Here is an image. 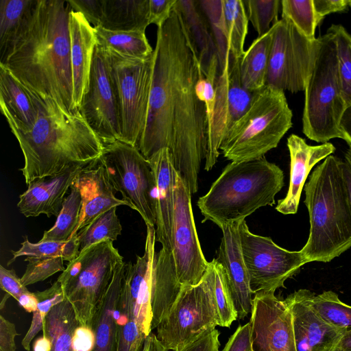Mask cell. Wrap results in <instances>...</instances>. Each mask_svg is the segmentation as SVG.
<instances>
[{
	"label": "cell",
	"instance_id": "obj_1",
	"mask_svg": "<svg viewBox=\"0 0 351 351\" xmlns=\"http://www.w3.org/2000/svg\"><path fill=\"white\" fill-rule=\"evenodd\" d=\"M202 75L197 50L174 5L157 30L147 119L137 147L147 160L167 148L191 195L198 190L208 147L206 108L196 93Z\"/></svg>",
	"mask_w": 351,
	"mask_h": 351
},
{
	"label": "cell",
	"instance_id": "obj_2",
	"mask_svg": "<svg viewBox=\"0 0 351 351\" xmlns=\"http://www.w3.org/2000/svg\"><path fill=\"white\" fill-rule=\"evenodd\" d=\"M67 1L38 0L24 34L0 62L31 93L62 109L76 110L73 100Z\"/></svg>",
	"mask_w": 351,
	"mask_h": 351
},
{
	"label": "cell",
	"instance_id": "obj_3",
	"mask_svg": "<svg viewBox=\"0 0 351 351\" xmlns=\"http://www.w3.org/2000/svg\"><path fill=\"white\" fill-rule=\"evenodd\" d=\"M34 96L38 116L34 128L25 132L11 129L23 154L19 170L27 185L97 162L105 145L80 110L70 112L50 99Z\"/></svg>",
	"mask_w": 351,
	"mask_h": 351
},
{
	"label": "cell",
	"instance_id": "obj_4",
	"mask_svg": "<svg viewBox=\"0 0 351 351\" xmlns=\"http://www.w3.org/2000/svg\"><path fill=\"white\" fill-rule=\"evenodd\" d=\"M342 163L337 156H328L304 185L310 231L300 250L308 263L330 262L351 247V206Z\"/></svg>",
	"mask_w": 351,
	"mask_h": 351
},
{
	"label": "cell",
	"instance_id": "obj_5",
	"mask_svg": "<svg viewBox=\"0 0 351 351\" xmlns=\"http://www.w3.org/2000/svg\"><path fill=\"white\" fill-rule=\"evenodd\" d=\"M283 186L282 170L265 157L231 162L197 201L202 222L211 221L221 228L245 220L258 208L273 206Z\"/></svg>",
	"mask_w": 351,
	"mask_h": 351
},
{
	"label": "cell",
	"instance_id": "obj_6",
	"mask_svg": "<svg viewBox=\"0 0 351 351\" xmlns=\"http://www.w3.org/2000/svg\"><path fill=\"white\" fill-rule=\"evenodd\" d=\"M292 117L285 92L266 85L255 92L248 109L226 132L219 149L231 162L262 158L292 127Z\"/></svg>",
	"mask_w": 351,
	"mask_h": 351
},
{
	"label": "cell",
	"instance_id": "obj_7",
	"mask_svg": "<svg viewBox=\"0 0 351 351\" xmlns=\"http://www.w3.org/2000/svg\"><path fill=\"white\" fill-rule=\"evenodd\" d=\"M346 109L335 41L327 30L317 38L315 61L304 89L303 133L310 140L322 143L343 139L340 125Z\"/></svg>",
	"mask_w": 351,
	"mask_h": 351
},
{
	"label": "cell",
	"instance_id": "obj_8",
	"mask_svg": "<svg viewBox=\"0 0 351 351\" xmlns=\"http://www.w3.org/2000/svg\"><path fill=\"white\" fill-rule=\"evenodd\" d=\"M123 256L112 241L95 243L69 262L57 280L80 325L93 327L99 304Z\"/></svg>",
	"mask_w": 351,
	"mask_h": 351
},
{
	"label": "cell",
	"instance_id": "obj_9",
	"mask_svg": "<svg viewBox=\"0 0 351 351\" xmlns=\"http://www.w3.org/2000/svg\"><path fill=\"white\" fill-rule=\"evenodd\" d=\"M104 49L119 104L120 141L137 147L147 119L154 53L150 58L139 59Z\"/></svg>",
	"mask_w": 351,
	"mask_h": 351
},
{
	"label": "cell",
	"instance_id": "obj_10",
	"mask_svg": "<svg viewBox=\"0 0 351 351\" xmlns=\"http://www.w3.org/2000/svg\"><path fill=\"white\" fill-rule=\"evenodd\" d=\"M122 199L137 211L146 226H156V182L149 160L137 147L121 141L105 145L99 158Z\"/></svg>",
	"mask_w": 351,
	"mask_h": 351
},
{
	"label": "cell",
	"instance_id": "obj_11",
	"mask_svg": "<svg viewBox=\"0 0 351 351\" xmlns=\"http://www.w3.org/2000/svg\"><path fill=\"white\" fill-rule=\"evenodd\" d=\"M219 325L206 280L182 285L169 311L156 327V337L167 350L181 351L202 335Z\"/></svg>",
	"mask_w": 351,
	"mask_h": 351
},
{
	"label": "cell",
	"instance_id": "obj_12",
	"mask_svg": "<svg viewBox=\"0 0 351 351\" xmlns=\"http://www.w3.org/2000/svg\"><path fill=\"white\" fill-rule=\"evenodd\" d=\"M272 29L266 85L293 93L304 91L315 61L317 38L309 40L285 19Z\"/></svg>",
	"mask_w": 351,
	"mask_h": 351
},
{
	"label": "cell",
	"instance_id": "obj_13",
	"mask_svg": "<svg viewBox=\"0 0 351 351\" xmlns=\"http://www.w3.org/2000/svg\"><path fill=\"white\" fill-rule=\"evenodd\" d=\"M239 231L253 294L260 291L274 293L285 287V282L308 263L301 250L289 251L269 237L251 232L245 220L240 222Z\"/></svg>",
	"mask_w": 351,
	"mask_h": 351
},
{
	"label": "cell",
	"instance_id": "obj_14",
	"mask_svg": "<svg viewBox=\"0 0 351 351\" xmlns=\"http://www.w3.org/2000/svg\"><path fill=\"white\" fill-rule=\"evenodd\" d=\"M191 196L186 184L175 171L171 252L178 278L182 285L198 284L208 263L197 237Z\"/></svg>",
	"mask_w": 351,
	"mask_h": 351
},
{
	"label": "cell",
	"instance_id": "obj_15",
	"mask_svg": "<svg viewBox=\"0 0 351 351\" xmlns=\"http://www.w3.org/2000/svg\"><path fill=\"white\" fill-rule=\"evenodd\" d=\"M241 60L230 53L219 71L213 115L208 125L204 169L210 171L219 156V147L228 130L248 109L255 92L244 88L240 76Z\"/></svg>",
	"mask_w": 351,
	"mask_h": 351
},
{
	"label": "cell",
	"instance_id": "obj_16",
	"mask_svg": "<svg viewBox=\"0 0 351 351\" xmlns=\"http://www.w3.org/2000/svg\"><path fill=\"white\" fill-rule=\"evenodd\" d=\"M79 110L104 145L121 140V123L118 100L105 49L97 43L88 88Z\"/></svg>",
	"mask_w": 351,
	"mask_h": 351
},
{
	"label": "cell",
	"instance_id": "obj_17",
	"mask_svg": "<svg viewBox=\"0 0 351 351\" xmlns=\"http://www.w3.org/2000/svg\"><path fill=\"white\" fill-rule=\"evenodd\" d=\"M250 323L252 351H297L291 311L274 293L254 294Z\"/></svg>",
	"mask_w": 351,
	"mask_h": 351
},
{
	"label": "cell",
	"instance_id": "obj_18",
	"mask_svg": "<svg viewBox=\"0 0 351 351\" xmlns=\"http://www.w3.org/2000/svg\"><path fill=\"white\" fill-rule=\"evenodd\" d=\"M313 292L302 289L284 300L289 308L297 351H335L347 330L324 320L311 303Z\"/></svg>",
	"mask_w": 351,
	"mask_h": 351
},
{
	"label": "cell",
	"instance_id": "obj_19",
	"mask_svg": "<svg viewBox=\"0 0 351 351\" xmlns=\"http://www.w3.org/2000/svg\"><path fill=\"white\" fill-rule=\"evenodd\" d=\"M240 222L229 223L220 228L222 237L215 258L224 271L237 318L242 319L251 313L253 293L241 251Z\"/></svg>",
	"mask_w": 351,
	"mask_h": 351
},
{
	"label": "cell",
	"instance_id": "obj_20",
	"mask_svg": "<svg viewBox=\"0 0 351 351\" xmlns=\"http://www.w3.org/2000/svg\"><path fill=\"white\" fill-rule=\"evenodd\" d=\"M290 156V178L286 196L279 199L276 210L283 215L298 212L301 193L313 167L335 151L329 143L310 145L299 136L292 134L287 138Z\"/></svg>",
	"mask_w": 351,
	"mask_h": 351
},
{
	"label": "cell",
	"instance_id": "obj_21",
	"mask_svg": "<svg viewBox=\"0 0 351 351\" xmlns=\"http://www.w3.org/2000/svg\"><path fill=\"white\" fill-rule=\"evenodd\" d=\"M73 184L81 194L82 208L79 222L71 237L75 236L78 231L112 208L119 206L130 207L128 203L116 197L115 191L99 160L84 168Z\"/></svg>",
	"mask_w": 351,
	"mask_h": 351
},
{
	"label": "cell",
	"instance_id": "obj_22",
	"mask_svg": "<svg viewBox=\"0 0 351 351\" xmlns=\"http://www.w3.org/2000/svg\"><path fill=\"white\" fill-rule=\"evenodd\" d=\"M70 62L73 80V100L79 110L89 84L97 38L94 27L80 12L71 8L69 14Z\"/></svg>",
	"mask_w": 351,
	"mask_h": 351
},
{
	"label": "cell",
	"instance_id": "obj_23",
	"mask_svg": "<svg viewBox=\"0 0 351 351\" xmlns=\"http://www.w3.org/2000/svg\"><path fill=\"white\" fill-rule=\"evenodd\" d=\"M85 167L75 166L62 173L36 179L29 183L27 190L19 196L17 207L20 213L26 217L42 214L48 217H58L68 189Z\"/></svg>",
	"mask_w": 351,
	"mask_h": 351
},
{
	"label": "cell",
	"instance_id": "obj_24",
	"mask_svg": "<svg viewBox=\"0 0 351 351\" xmlns=\"http://www.w3.org/2000/svg\"><path fill=\"white\" fill-rule=\"evenodd\" d=\"M148 160L156 182V241L171 251L175 169L167 148L160 149Z\"/></svg>",
	"mask_w": 351,
	"mask_h": 351
},
{
	"label": "cell",
	"instance_id": "obj_25",
	"mask_svg": "<svg viewBox=\"0 0 351 351\" xmlns=\"http://www.w3.org/2000/svg\"><path fill=\"white\" fill-rule=\"evenodd\" d=\"M0 106L10 130L28 132L36 123L38 107L34 95L1 64Z\"/></svg>",
	"mask_w": 351,
	"mask_h": 351
},
{
	"label": "cell",
	"instance_id": "obj_26",
	"mask_svg": "<svg viewBox=\"0 0 351 351\" xmlns=\"http://www.w3.org/2000/svg\"><path fill=\"white\" fill-rule=\"evenodd\" d=\"M178 280L171 251L162 247L156 252L152 287V330L156 328L179 294Z\"/></svg>",
	"mask_w": 351,
	"mask_h": 351
},
{
	"label": "cell",
	"instance_id": "obj_27",
	"mask_svg": "<svg viewBox=\"0 0 351 351\" xmlns=\"http://www.w3.org/2000/svg\"><path fill=\"white\" fill-rule=\"evenodd\" d=\"M125 265L123 262L116 269L99 304L93 327L95 333L93 351H115L117 324L114 313L119 303Z\"/></svg>",
	"mask_w": 351,
	"mask_h": 351
},
{
	"label": "cell",
	"instance_id": "obj_28",
	"mask_svg": "<svg viewBox=\"0 0 351 351\" xmlns=\"http://www.w3.org/2000/svg\"><path fill=\"white\" fill-rule=\"evenodd\" d=\"M179 10L188 34L197 50L204 74L212 58L217 55L215 40L209 21L199 0H177Z\"/></svg>",
	"mask_w": 351,
	"mask_h": 351
},
{
	"label": "cell",
	"instance_id": "obj_29",
	"mask_svg": "<svg viewBox=\"0 0 351 351\" xmlns=\"http://www.w3.org/2000/svg\"><path fill=\"white\" fill-rule=\"evenodd\" d=\"M38 0L0 1V62L24 34L34 15Z\"/></svg>",
	"mask_w": 351,
	"mask_h": 351
},
{
	"label": "cell",
	"instance_id": "obj_30",
	"mask_svg": "<svg viewBox=\"0 0 351 351\" xmlns=\"http://www.w3.org/2000/svg\"><path fill=\"white\" fill-rule=\"evenodd\" d=\"M149 0H103L99 26L111 31L145 32Z\"/></svg>",
	"mask_w": 351,
	"mask_h": 351
},
{
	"label": "cell",
	"instance_id": "obj_31",
	"mask_svg": "<svg viewBox=\"0 0 351 351\" xmlns=\"http://www.w3.org/2000/svg\"><path fill=\"white\" fill-rule=\"evenodd\" d=\"M272 27L265 34L258 36L245 51L240 61V76L243 86L256 92L266 86Z\"/></svg>",
	"mask_w": 351,
	"mask_h": 351
},
{
	"label": "cell",
	"instance_id": "obj_32",
	"mask_svg": "<svg viewBox=\"0 0 351 351\" xmlns=\"http://www.w3.org/2000/svg\"><path fill=\"white\" fill-rule=\"evenodd\" d=\"M78 326L74 309L66 298L53 306L44 323V335L52 344L51 351H73L72 338Z\"/></svg>",
	"mask_w": 351,
	"mask_h": 351
},
{
	"label": "cell",
	"instance_id": "obj_33",
	"mask_svg": "<svg viewBox=\"0 0 351 351\" xmlns=\"http://www.w3.org/2000/svg\"><path fill=\"white\" fill-rule=\"evenodd\" d=\"M97 44L121 55L139 59L153 56L145 32H117L106 29L101 26L94 27Z\"/></svg>",
	"mask_w": 351,
	"mask_h": 351
},
{
	"label": "cell",
	"instance_id": "obj_34",
	"mask_svg": "<svg viewBox=\"0 0 351 351\" xmlns=\"http://www.w3.org/2000/svg\"><path fill=\"white\" fill-rule=\"evenodd\" d=\"M216 309L219 326L230 327L237 319L231 293L221 265L214 258L208 263L203 276Z\"/></svg>",
	"mask_w": 351,
	"mask_h": 351
},
{
	"label": "cell",
	"instance_id": "obj_35",
	"mask_svg": "<svg viewBox=\"0 0 351 351\" xmlns=\"http://www.w3.org/2000/svg\"><path fill=\"white\" fill-rule=\"evenodd\" d=\"M224 34L230 54L241 60L248 30V19L243 1L222 0Z\"/></svg>",
	"mask_w": 351,
	"mask_h": 351
},
{
	"label": "cell",
	"instance_id": "obj_36",
	"mask_svg": "<svg viewBox=\"0 0 351 351\" xmlns=\"http://www.w3.org/2000/svg\"><path fill=\"white\" fill-rule=\"evenodd\" d=\"M82 208V197L78 189L73 184L70 193L64 198L62 209L55 224L45 231L39 241H66L70 239L80 219Z\"/></svg>",
	"mask_w": 351,
	"mask_h": 351
},
{
	"label": "cell",
	"instance_id": "obj_37",
	"mask_svg": "<svg viewBox=\"0 0 351 351\" xmlns=\"http://www.w3.org/2000/svg\"><path fill=\"white\" fill-rule=\"evenodd\" d=\"M13 257L8 265L21 256L36 258L62 257L69 262L75 259L80 254V245L77 235L66 241H44L33 243L27 238L21 243V247L16 251L11 250Z\"/></svg>",
	"mask_w": 351,
	"mask_h": 351
},
{
	"label": "cell",
	"instance_id": "obj_38",
	"mask_svg": "<svg viewBox=\"0 0 351 351\" xmlns=\"http://www.w3.org/2000/svg\"><path fill=\"white\" fill-rule=\"evenodd\" d=\"M116 210L117 207L112 208L77 232L80 252L101 241L117 239L121 234L122 226Z\"/></svg>",
	"mask_w": 351,
	"mask_h": 351
},
{
	"label": "cell",
	"instance_id": "obj_39",
	"mask_svg": "<svg viewBox=\"0 0 351 351\" xmlns=\"http://www.w3.org/2000/svg\"><path fill=\"white\" fill-rule=\"evenodd\" d=\"M311 303L317 313L328 323L346 330H351V306L343 302L338 295L326 291L311 296Z\"/></svg>",
	"mask_w": 351,
	"mask_h": 351
},
{
	"label": "cell",
	"instance_id": "obj_40",
	"mask_svg": "<svg viewBox=\"0 0 351 351\" xmlns=\"http://www.w3.org/2000/svg\"><path fill=\"white\" fill-rule=\"evenodd\" d=\"M35 294L38 300L37 309L33 313L29 328L21 341V345L27 351L30 350V345L34 337L43 328L49 312L53 306L66 298L64 289L58 280L49 288L35 292Z\"/></svg>",
	"mask_w": 351,
	"mask_h": 351
},
{
	"label": "cell",
	"instance_id": "obj_41",
	"mask_svg": "<svg viewBox=\"0 0 351 351\" xmlns=\"http://www.w3.org/2000/svg\"><path fill=\"white\" fill-rule=\"evenodd\" d=\"M281 9L282 19L289 21L309 40L316 39L315 29L319 23L313 0H282Z\"/></svg>",
	"mask_w": 351,
	"mask_h": 351
},
{
	"label": "cell",
	"instance_id": "obj_42",
	"mask_svg": "<svg viewBox=\"0 0 351 351\" xmlns=\"http://www.w3.org/2000/svg\"><path fill=\"white\" fill-rule=\"evenodd\" d=\"M334 36L338 60L339 75L347 108L351 107V35L341 25L332 24L328 29Z\"/></svg>",
	"mask_w": 351,
	"mask_h": 351
},
{
	"label": "cell",
	"instance_id": "obj_43",
	"mask_svg": "<svg viewBox=\"0 0 351 351\" xmlns=\"http://www.w3.org/2000/svg\"><path fill=\"white\" fill-rule=\"evenodd\" d=\"M156 252L149 263L141 282L137 298L134 306L132 319L136 322L143 333L147 337L152 332V287Z\"/></svg>",
	"mask_w": 351,
	"mask_h": 351
},
{
	"label": "cell",
	"instance_id": "obj_44",
	"mask_svg": "<svg viewBox=\"0 0 351 351\" xmlns=\"http://www.w3.org/2000/svg\"><path fill=\"white\" fill-rule=\"evenodd\" d=\"M248 21H250L258 36L265 34L278 22L281 6L280 0L243 1Z\"/></svg>",
	"mask_w": 351,
	"mask_h": 351
},
{
	"label": "cell",
	"instance_id": "obj_45",
	"mask_svg": "<svg viewBox=\"0 0 351 351\" xmlns=\"http://www.w3.org/2000/svg\"><path fill=\"white\" fill-rule=\"evenodd\" d=\"M202 9L209 21L215 40L219 60V71L230 53L224 34L222 0H199Z\"/></svg>",
	"mask_w": 351,
	"mask_h": 351
},
{
	"label": "cell",
	"instance_id": "obj_46",
	"mask_svg": "<svg viewBox=\"0 0 351 351\" xmlns=\"http://www.w3.org/2000/svg\"><path fill=\"white\" fill-rule=\"evenodd\" d=\"M64 261L62 257L26 258L25 261H27V265L21 278L22 283L27 287L43 281L59 271H64Z\"/></svg>",
	"mask_w": 351,
	"mask_h": 351
},
{
	"label": "cell",
	"instance_id": "obj_47",
	"mask_svg": "<svg viewBox=\"0 0 351 351\" xmlns=\"http://www.w3.org/2000/svg\"><path fill=\"white\" fill-rule=\"evenodd\" d=\"M147 337L136 322L128 319L124 325H117L115 351H142Z\"/></svg>",
	"mask_w": 351,
	"mask_h": 351
},
{
	"label": "cell",
	"instance_id": "obj_48",
	"mask_svg": "<svg viewBox=\"0 0 351 351\" xmlns=\"http://www.w3.org/2000/svg\"><path fill=\"white\" fill-rule=\"evenodd\" d=\"M67 2L73 11L81 13L93 27L99 26L103 0H69Z\"/></svg>",
	"mask_w": 351,
	"mask_h": 351
},
{
	"label": "cell",
	"instance_id": "obj_49",
	"mask_svg": "<svg viewBox=\"0 0 351 351\" xmlns=\"http://www.w3.org/2000/svg\"><path fill=\"white\" fill-rule=\"evenodd\" d=\"M0 287L16 300L21 295L29 292L14 270L8 269L3 265H0Z\"/></svg>",
	"mask_w": 351,
	"mask_h": 351
},
{
	"label": "cell",
	"instance_id": "obj_50",
	"mask_svg": "<svg viewBox=\"0 0 351 351\" xmlns=\"http://www.w3.org/2000/svg\"><path fill=\"white\" fill-rule=\"evenodd\" d=\"M177 0H149V24L160 27L169 18Z\"/></svg>",
	"mask_w": 351,
	"mask_h": 351
},
{
	"label": "cell",
	"instance_id": "obj_51",
	"mask_svg": "<svg viewBox=\"0 0 351 351\" xmlns=\"http://www.w3.org/2000/svg\"><path fill=\"white\" fill-rule=\"evenodd\" d=\"M222 351H252L251 326L248 322L239 326Z\"/></svg>",
	"mask_w": 351,
	"mask_h": 351
},
{
	"label": "cell",
	"instance_id": "obj_52",
	"mask_svg": "<svg viewBox=\"0 0 351 351\" xmlns=\"http://www.w3.org/2000/svg\"><path fill=\"white\" fill-rule=\"evenodd\" d=\"M95 346V333L88 326H78L72 338L73 351H93Z\"/></svg>",
	"mask_w": 351,
	"mask_h": 351
},
{
	"label": "cell",
	"instance_id": "obj_53",
	"mask_svg": "<svg viewBox=\"0 0 351 351\" xmlns=\"http://www.w3.org/2000/svg\"><path fill=\"white\" fill-rule=\"evenodd\" d=\"M219 331L209 330L184 347L181 351H219Z\"/></svg>",
	"mask_w": 351,
	"mask_h": 351
},
{
	"label": "cell",
	"instance_id": "obj_54",
	"mask_svg": "<svg viewBox=\"0 0 351 351\" xmlns=\"http://www.w3.org/2000/svg\"><path fill=\"white\" fill-rule=\"evenodd\" d=\"M319 23L331 13L347 10L351 7V0H313Z\"/></svg>",
	"mask_w": 351,
	"mask_h": 351
},
{
	"label": "cell",
	"instance_id": "obj_55",
	"mask_svg": "<svg viewBox=\"0 0 351 351\" xmlns=\"http://www.w3.org/2000/svg\"><path fill=\"white\" fill-rule=\"evenodd\" d=\"M19 335L14 324L0 315V351H16L15 337Z\"/></svg>",
	"mask_w": 351,
	"mask_h": 351
},
{
	"label": "cell",
	"instance_id": "obj_56",
	"mask_svg": "<svg viewBox=\"0 0 351 351\" xmlns=\"http://www.w3.org/2000/svg\"><path fill=\"white\" fill-rule=\"evenodd\" d=\"M342 174L348 201L351 206V146H349L345 153L342 163Z\"/></svg>",
	"mask_w": 351,
	"mask_h": 351
},
{
	"label": "cell",
	"instance_id": "obj_57",
	"mask_svg": "<svg viewBox=\"0 0 351 351\" xmlns=\"http://www.w3.org/2000/svg\"><path fill=\"white\" fill-rule=\"evenodd\" d=\"M18 302L27 312L34 313L36 311L38 300L35 293L28 292L21 295Z\"/></svg>",
	"mask_w": 351,
	"mask_h": 351
},
{
	"label": "cell",
	"instance_id": "obj_58",
	"mask_svg": "<svg viewBox=\"0 0 351 351\" xmlns=\"http://www.w3.org/2000/svg\"><path fill=\"white\" fill-rule=\"evenodd\" d=\"M341 130L343 135V139L349 146H351V107L346 110L341 121Z\"/></svg>",
	"mask_w": 351,
	"mask_h": 351
},
{
	"label": "cell",
	"instance_id": "obj_59",
	"mask_svg": "<svg viewBox=\"0 0 351 351\" xmlns=\"http://www.w3.org/2000/svg\"><path fill=\"white\" fill-rule=\"evenodd\" d=\"M142 351H168L152 332L145 338Z\"/></svg>",
	"mask_w": 351,
	"mask_h": 351
},
{
	"label": "cell",
	"instance_id": "obj_60",
	"mask_svg": "<svg viewBox=\"0 0 351 351\" xmlns=\"http://www.w3.org/2000/svg\"><path fill=\"white\" fill-rule=\"evenodd\" d=\"M51 340L45 335L37 338L33 344L34 351H51Z\"/></svg>",
	"mask_w": 351,
	"mask_h": 351
},
{
	"label": "cell",
	"instance_id": "obj_61",
	"mask_svg": "<svg viewBox=\"0 0 351 351\" xmlns=\"http://www.w3.org/2000/svg\"><path fill=\"white\" fill-rule=\"evenodd\" d=\"M337 347L346 351H351V330H347Z\"/></svg>",
	"mask_w": 351,
	"mask_h": 351
},
{
	"label": "cell",
	"instance_id": "obj_62",
	"mask_svg": "<svg viewBox=\"0 0 351 351\" xmlns=\"http://www.w3.org/2000/svg\"><path fill=\"white\" fill-rule=\"evenodd\" d=\"M335 351H346L339 347H337Z\"/></svg>",
	"mask_w": 351,
	"mask_h": 351
},
{
	"label": "cell",
	"instance_id": "obj_63",
	"mask_svg": "<svg viewBox=\"0 0 351 351\" xmlns=\"http://www.w3.org/2000/svg\"></svg>",
	"mask_w": 351,
	"mask_h": 351
}]
</instances>
